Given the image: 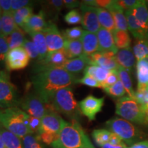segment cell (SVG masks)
<instances>
[{
  "label": "cell",
  "instance_id": "obj_32",
  "mask_svg": "<svg viewBox=\"0 0 148 148\" xmlns=\"http://www.w3.org/2000/svg\"><path fill=\"white\" fill-rule=\"evenodd\" d=\"M45 6L42 10L45 15L49 16L52 20H57L61 10L64 6V2L62 0H51L47 1L44 3Z\"/></svg>",
  "mask_w": 148,
  "mask_h": 148
},
{
  "label": "cell",
  "instance_id": "obj_58",
  "mask_svg": "<svg viewBox=\"0 0 148 148\" xmlns=\"http://www.w3.org/2000/svg\"><path fill=\"white\" fill-rule=\"evenodd\" d=\"M2 34V26H1V16H0V34Z\"/></svg>",
  "mask_w": 148,
  "mask_h": 148
},
{
  "label": "cell",
  "instance_id": "obj_46",
  "mask_svg": "<svg viewBox=\"0 0 148 148\" xmlns=\"http://www.w3.org/2000/svg\"><path fill=\"white\" fill-rule=\"evenodd\" d=\"M78 83L90 86V87L103 88L102 84L100 82H99L95 78H93L91 76H89V75H84V77L79 79Z\"/></svg>",
  "mask_w": 148,
  "mask_h": 148
},
{
  "label": "cell",
  "instance_id": "obj_47",
  "mask_svg": "<svg viewBox=\"0 0 148 148\" xmlns=\"http://www.w3.org/2000/svg\"><path fill=\"white\" fill-rule=\"evenodd\" d=\"M40 140L45 145L51 146L58 137V134H51L47 132H40L38 134Z\"/></svg>",
  "mask_w": 148,
  "mask_h": 148
},
{
  "label": "cell",
  "instance_id": "obj_36",
  "mask_svg": "<svg viewBox=\"0 0 148 148\" xmlns=\"http://www.w3.org/2000/svg\"><path fill=\"white\" fill-rule=\"evenodd\" d=\"M132 50L136 60L148 59V40H136Z\"/></svg>",
  "mask_w": 148,
  "mask_h": 148
},
{
  "label": "cell",
  "instance_id": "obj_56",
  "mask_svg": "<svg viewBox=\"0 0 148 148\" xmlns=\"http://www.w3.org/2000/svg\"><path fill=\"white\" fill-rule=\"evenodd\" d=\"M144 108V125L148 126V104L143 106Z\"/></svg>",
  "mask_w": 148,
  "mask_h": 148
},
{
  "label": "cell",
  "instance_id": "obj_30",
  "mask_svg": "<svg viewBox=\"0 0 148 148\" xmlns=\"http://www.w3.org/2000/svg\"><path fill=\"white\" fill-rule=\"evenodd\" d=\"M1 26H2V34L4 35L5 36H9L17 27H18L14 21L13 12L12 11L3 12L1 16Z\"/></svg>",
  "mask_w": 148,
  "mask_h": 148
},
{
  "label": "cell",
  "instance_id": "obj_20",
  "mask_svg": "<svg viewBox=\"0 0 148 148\" xmlns=\"http://www.w3.org/2000/svg\"><path fill=\"white\" fill-rule=\"evenodd\" d=\"M112 14L114 18L116 29L123 31H128L127 18L124 10L116 3V1H112L110 6L106 9Z\"/></svg>",
  "mask_w": 148,
  "mask_h": 148
},
{
  "label": "cell",
  "instance_id": "obj_59",
  "mask_svg": "<svg viewBox=\"0 0 148 148\" xmlns=\"http://www.w3.org/2000/svg\"><path fill=\"white\" fill-rule=\"evenodd\" d=\"M2 10H1V6H0V16H1V14H2Z\"/></svg>",
  "mask_w": 148,
  "mask_h": 148
},
{
  "label": "cell",
  "instance_id": "obj_52",
  "mask_svg": "<svg viewBox=\"0 0 148 148\" xmlns=\"http://www.w3.org/2000/svg\"><path fill=\"white\" fill-rule=\"evenodd\" d=\"M0 6L3 12H11L12 0H0Z\"/></svg>",
  "mask_w": 148,
  "mask_h": 148
},
{
  "label": "cell",
  "instance_id": "obj_51",
  "mask_svg": "<svg viewBox=\"0 0 148 148\" xmlns=\"http://www.w3.org/2000/svg\"><path fill=\"white\" fill-rule=\"evenodd\" d=\"M64 6L66 8L68 9H72L76 8L77 7H80L81 2L79 1H75V0H64Z\"/></svg>",
  "mask_w": 148,
  "mask_h": 148
},
{
  "label": "cell",
  "instance_id": "obj_45",
  "mask_svg": "<svg viewBox=\"0 0 148 148\" xmlns=\"http://www.w3.org/2000/svg\"><path fill=\"white\" fill-rule=\"evenodd\" d=\"M10 50L7 42L6 36L2 34H0V62L5 61L6 54Z\"/></svg>",
  "mask_w": 148,
  "mask_h": 148
},
{
  "label": "cell",
  "instance_id": "obj_48",
  "mask_svg": "<svg viewBox=\"0 0 148 148\" xmlns=\"http://www.w3.org/2000/svg\"><path fill=\"white\" fill-rule=\"evenodd\" d=\"M140 1L141 0H119L116 1V3L123 10H133L139 4Z\"/></svg>",
  "mask_w": 148,
  "mask_h": 148
},
{
  "label": "cell",
  "instance_id": "obj_38",
  "mask_svg": "<svg viewBox=\"0 0 148 148\" xmlns=\"http://www.w3.org/2000/svg\"><path fill=\"white\" fill-rule=\"evenodd\" d=\"M21 141L23 148H47L36 134H27L21 138Z\"/></svg>",
  "mask_w": 148,
  "mask_h": 148
},
{
  "label": "cell",
  "instance_id": "obj_55",
  "mask_svg": "<svg viewBox=\"0 0 148 148\" xmlns=\"http://www.w3.org/2000/svg\"><path fill=\"white\" fill-rule=\"evenodd\" d=\"M101 148H127V147L125 143L121 144V145H112V144L109 143H107L101 146Z\"/></svg>",
  "mask_w": 148,
  "mask_h": 148
},
{
  "label": "cell",
  "instance_id": "obj_42",
  "mask_svg": "<svg viewBox=\"0 0 148 148\" xmlns=\"http://www.w3.org/2000/svg\"><path fill=\"white\" fill-rule=\"evenodd\" d=\"M23 47L25 49V50L26 51V52L29 56V58L38 59L39 55H38V49H37L36 45H34L33 41H31V40L25 38L23 45Z\"/></svg>",
  "mask_w": 148,
  "mask_h": 148
},
{
  "label": "cell",
  "instance_id": "obj_29",
  "mask_svg": "<svg viewBox=\"0 0 148 148\" xmlns=\"http://www.w3.org/2000/svg\"><path fill=\"white\" fill-rule=\"evenodd\" d=\"M110 71L109 70L97 65H88L84 69V75L91 76L102 84L106 79Z\"/></svg>",
  "mask_w": 148,
  "mask_h": 148
},
{
  "label": "cell",
  "instance_id": "obj_14",
  "mask_svg": "<svg viewBox=\"0 0 148 148\" xmlns=\"http://www.w3.org/2000/svg\"><path fill=\"white\" fill-rule=\"evenodd\" d=\"M56 111L48 112L41 119L40 132H47L51 134H59L62 127L66 123ZM38 133V134H39Z\"/></svg>",
  "mask_w": 148,
  "mask_h": 148
},
{
  "label": "cell",
  "instance_id": "obj_25",
  "mask_svg": "<svg viewBox=\"0 0 148 148\" xmlns=\"http://www.w3.org/2000/svg\"><path fill=\"white\" fill-rule=\"evenodd\" d=\"M132 10L140 26L147 32L148 31V8L146 1L141 0L139 4Z\"/></svg>",
  "mask_w": 148,
  "mask_h": 148
},
{
  "label": "cell",
  "instance_id": "obj_26",
  "mask_svg": "<svg viewBox=\"0 0 148 148\" xmlns=\"http://www.w3.org/2000/svg\"><path fill=\"white\" fill-rule=\"evenodd\" d=\"M0 134L5 148H23L21 138L0 125Z\"/></svg>",
  "mask_w": 148,
  "mask_h": 148
},
{
  "label": "cell",
  "instance_id": "obj_60",
  "mask_svg": "<svg viewBox=\"0 0 148 148\" xmlns=\"http://www.w3.org/2000/svg\"><path fill=\"white\" fill-rule=\"evenodd\" d=\"M85 148H95V147H85Z\"/></svg>",
  "mask_w": 148,
  "mask_h": 148
},
{
  "label": "cell",
  "instance_id": "obj_28",
  "mask_svg": "<svg viewBox=\"0 0 148 148\" xmlns=\"http://www.w3.org/2000/svg\"><path fill=\"white\" fill-rule=\"evenodd\" d=\"M32 37V41L36 45L38 51V60H42L47 56L48 54L47 45L46 43L45 38L42 32H32L29 34Z\"/></svg>",
  "mask_w": 148,
  "mask_h": 148
},
{
  "label": "cell",
  "instance_id": "obj_39",
  "mask_svg": "<svg viewBox=\"0 0 148 148\" xmlns=\"http://www.w3.org/2000/svg\"><path fill=\"white\" fill-rule=\"evenodd\" d=\"M103 90L110 97L113 98H119V99L124 97L125 93H126V91H125L120 79L116 84L110 86V87L104 88Z\"/></svg>",
  "mask_w": 148,
  "mask_h": 148
},
{
  "label": "cell",
  "instance_id": "obj_57",
  "mask_svg": "<svg viewBox=\"0 0 148 148\" xmlns=\"http://www.w3.org/2000/svg\"><path fill=\"white\" fill-rule=\"evenodd\" d=\"M0 148H5L4 143H3V142L2 140V138H1V134H0Z\"/></svg>",
  "mask_w": 148,
  "mask_h": 148
},
{
  "label": "cell",
  "instance_id": "obj_3",
  "mask_svg": "<svg viewBox=\"0 0 148 148\" xmlns=\"http://www.w3.org/2000/svg\"><path fill=\"white\" fill-rule=\"evenodd\" d=\"M108 130L119 136L126 145L130 147L142 141L147 135L132 122L123 118L113 117L106 122Z\"/></svg>",
  "mask_w": 148,
  "mask_h": 148
},
{
  "label": "cell",
  "instance_id": "obj_12",
  "mask_svg": "<svg viewBox=\"0 0 148 148\" xmlns=\"http://www.w3.org/2000/svg\"><path fill=\"white\" fill-rule=\"evenodd\" d=\"M68 60L64 49L48 53L43 60H38L35 64L34 71L36 73L56 67H61Z\"/></svg>",
  "mask_w": 148,
  "mask_h": 148
},
{
  "label": "cell",
  "instance_id": "obj_16",
  "mask_svg": "<svg viewBox=\"0 0 148 148\" xmlns=\"http://www.w3.org/2000/svg\"><path fill=\"white\" fill-rule=\"evenodd\" d=\"M47 23L45 13L41 10L38 13L33 14L25 22L22 29L28 34L32 32H41L47 26Z\"/></svg>",
  "mask_w": 148,
  "mask_h": 148
},
{
  "label": "cell",
  "instance_id": "obj_18",
  "mask_svg": "<svg viewBox=\"0 0 148 148\" xmlns=\"http://www.w3.org/2000/svg\"><path fill=\"white\" fill-rule=\"evenodd\" d=\"M88 65H91V60L89 56L82 54L77 58L68 59L60 68H62L73 75H77L80 72L84 71L86 66Z\"/></svg>",
  "mask_w": 148,
  "mask_h": 148
},
{
  "label": "cell",
  "instance_id": "obj_41",
  "mask_svg": "<svg viewBox=\"0 0 148 148\" xmlns=\"http://www.w3.org/2000/svg\"><path fill=\"white\" fill-rule=\"evenodd\" d=\"M64 19L69 25H77L82 23V14L76 9H73L64 15Z\"/></svg>",
  "mask_w": 148,
  "mask_h": 148
},
{
  "label": "cell",
  "instance_id": "obj_35",
  "mask_svg": "<svg viewBox=\"0 0 148 148\" xmlns=\"http://www.w3.org/2000/svg\"><path fill=\"white\" fill-rule=\"evenodd\" d=\"M33 14V8L31 5L16 10L13 12L14 19L16 25L18 27L22 28L28 18Z\"/></svg>",
  "mask_w": 148,
  "mask_h": 148
},
{
  "label": "cell",
  "instance_id": "obj_21",
  "mask_svg": "<svg viewBox=\"0 0 148 148\" xmlns=\"http://www.w3.org/2000/svg\"><path fill=\"white\" fill-rule=\"evenodd\" d=\"M83 46V54L90 56L99 51V42L97 34L84 30L80 38Z\"/></svg>",
  "mask_w": 148,
  "mask_h": 148
},
{
  "label": "cell",
  "instance_id": "obj_7",
  "mask_svg": "<svg viewBox=\"0 0 148 148\" xmlns=\"http://www.w3.org/2000/svg\"><path fill=\"white\" fill-rule=\"evenodd\" d=\"M21 98L6 71H0V109L18 107Z\"/></svg>",
  "mask_w": 148,
  "mask_h": 148
},
{
  "label": "cell",
  "instance_id": "obj_24",
  "mask_svg": "<svg viewBox=\"0 0 148 148\" xmlns=\"http://www.w3.org/2000/svg\"><path fill=\"white\" fill-rule=\"evenodd\" d=\"M64 50L68 59L77 58L83 54V46L80 40L64 39Z\"/></svg>",
  "mask_w": 148,
  "mask_h": 148
},
{
  "label": "cell",
  "instance_id": "obj_53",
  "mask_svg": "<svg viewBox=\"0 0 148 148\" xmlns=\"http://www.w3.org/2000/svg\"><path fill=\"white\" fill-rule=\"evenodd\" d=\"M109 143L112 144V145H121V144L125 143L123 140H121V138L118 136L117 135L114 134V133H112L110 136V140H109Z\"/></svg>",
  "mask_w": 148,
  "mask_h": 148
},
{
  "label": "cell",
  "instance_id": "obj_31",
  "mask_svg": "<svg viewBox=\"0 0 148 148\" xmlns=\"http://www.w3.org/2000/svg\"><path fill=\"white\" fill-rule=\"evenodd\" d=\"M118 73H119V79L121 81L123 87H124L127 96L136 99V91L134 90L132 86V79L130 77V73L127 70L123 69L121 66H119L117 69Z\"/></svg>",
  "mask_w": 148,
  "mask_h": 148
},
{
  "label": "cell",
  "instance_id": "obj_13",
  "mask_svg": "<svg viewBox=\"0 0 148 148\" xmlns=\"http://www.w3.org/2000/svg\"><path fill=\"white\" fill-rule=\"evenodd\" d=\"M81 14H82V27L87 32L97 33L101 28L98 18L97 8L90 5H85L81 3L80 7Z\"/></svg>",
  "mask_w": 148,
  "mask_h": 148
},
{
  "label": "cell",
  "instance_id": "obj_4",
  "mask_svg": "<svg viewBox=\"0 0 148 148\" xmlns=\"http://www.w3.org/2000/svg\"><path fill=\"white\" fill-rule=\"evenodd\" d=\"M51 103L56 112L64 114L71 120L79 121L82 113L78 103L74 98L71 86L58 90L53 96Z\"/></svg>",
  "mask_w": 148,
  "mask_h": 148
},
{
  "label": "cell",
  "instance_id": "obj_33",
  "mask_svg": "<svg viewBox=\"0 0 148 148\" xmlns=\"http://www.w3.org/2000/svg\"><path fill=\"white\" fill-rule=\"evenodd\" d=\"M25 32L21 27H17L12 34L6 36L7 42L10 49L23 46L25 41Z\"/></svg>",
  "mask_w": 148,
  "mask_h": 148
},
{
  "label": "cell",
  "instance_id": "obj_8",
  "mask_svg": "<svg viewBox=\"0 0 148 148\" xmlns=\"http://www.w3.org/2000/svg\"><path fill=\"white\" fill-rule=\"evenodd\" d=\"M18 106L29 115L39 119L48 112L55 111L51 103H45L36 93H28L21 98Z\"/></svg>",
  "mask_w": 148,
  "mask_h": 148
},
{
  "label": "cell",
  "instance_id": "obj_44",
  "mask_svg": "<svg viewBox=\"0 0 148 148\" xmlns=\"http://www.w3.org/2000/svg\"><path fill=\"white\" fill-rule=\"evenodd\" d=\"M119 80V73H118L117 69L115 70H111L110 71V73L107 77L106 80L102 84L103 89L104 88L110 87V86H112L114 84H116L118 81Z\"/></svg>",
  "mask_w": 148,
  "mask_h": 148
},
{
  "label": "cell",
  "instance_id": "obj_54",
  "mask_svg": "<svg viewBox=\"0 0 148 148\" xmlns=\"http://www.w3.org/2000/svg\"><path fill=\"white\" fill-rule=\"evenodd\" d=\"M127 148H148V140H142Z\"/></svg>",
  "mask_w": 148,
  "mask_h": 148
},
{
  "label": "cell",
  "instance_id": "obj_10",
  "mask_svg": "<svg viewBox=\"0 0 148 148\" xmlns=\"http://www.w3.org/2000/svg\"><path fill=\"white\" fill-rule=\"evenodd\" d=\"M45 38L48 53L64 49V38L56 25L52 21H49L47 26L42 31Z\"/></svg>",
  "mask_w": 148,
  "mask_h": 148
},
{
  "label": "cell",
  "instance_id": "obj_15",
  "mask_svg": "<svg viewBox=\"0 0 148 148\" xmlns=\"http://www.w3.org/2000/svg\"><path fill=\"white\" fill-rule=\"evenodd\" d=\"M115 55L116 53L113 52L97 51L90 56L89 58L91 60V65H97L111 71L117 69L119 66L115 59Z\"/></svg>",
  "mask_w": 148,
  "mask_h": 148
},
{
  "label": "cell",
  "instance_id": "obj_22",
  "mask_svg": "<svg viewBox=\"0 0 148 148\" xmlns=\"http://www.w3.org/2000/svg\"><path fill=\"white\" fill-rule=\"evenodd\" d=\"M125 14L127 18L128 30L136 40H147L146 32L140 26L132 10H125Z\"/></svg>",
  "mask_w": 148,
  "mask_h": 148
},
{
  "label": "cell",
  "instance_id": "obj_40",
  "mask_svg": "<svg viewBox=\"0 0 148 148\" xmlns=\"http://www.w3.org/2000/svg\"><path fill=\"white\" fill-rule=\"evenodd\" d=\"M84 30L80 27H74L67 28L63 30L62 36L64 39L69 40H80L82 38Z\"/></svg>",
  "mask_w": 148,
  "mask_h": 148
},
{
  "label": "cell",
  "instance_id": "obj_37",
  "mask_svg": "<svg viewBox=\"0 0 148 148\" xmlns=\"http://www.w3.org/2000/svg\"><path fill=\"white\" fill-rule=\"evenodd\" d=\"M111 134L112 132L108 130L97 129L92 131V136L95 143L101 147L104 144L109 143Z\"/></svg>",
  "mask_w": 148,
  "mask_h": 148
},
{
  "label": "cell",
  "instance_id": "obj_23",
  "mask_svg": "<svg viewBox=\"0 0 148 148\" xmlns=\"http://www.w3.org/2000/svg\"><path fill=\"white\" fill-rule=\"evenodd\" d=\"M137 77V91L148 88V59L137 60L136 64Z\"/></svg>",
  "mask_w": 148,
  "mask_h": 148
},
{
  "label": "cell",
  "instance_id": "obj_49",
  "mask_svg": "<svg viewBox=\"0 0 148 148\" xmlns=\"http://www.w3.org/2000/svg\"><path fill=\"white\" fill-rule=\"evenodd\" d=\"M32 3V1H28V0H12L11 10L12 12H14L24 8V7L31 5Z\"/></svg>",
  "mask_w": 148,
  "mask_h": 148
},
{
  "label": "cell",
  "instance_id": "obj_5",
  "mask_svg": "<svg viewBox=\"0 0 148 148\" xmlns=\"http://www.w3.org/2000/svg\"><path fill=\"white\" fill-rule=\"evenodd\" d=\"M115 113L133 123L144 125L143 106L129 96H124L116 100Z\"/></svg>",
  "mask_w": 148,
  "mask_h": 148
},
{
  "label": "cell",
  "instance_id": "obj_27",
  "mask_svg": "<svg viewBox=\"0 0 148 148\" xmlns=\"http://www.w3.org/2000/svg\"><path fill=\"white\" fill-rule=\"evenodd\" d=\"M99 22L101 27L113 32L116 29L114 18L108 10L103 8H97Z\"/></svg>",
  "mask_w": 148,
  "mask_h": 148
},
{
  "label": "cell",
  "instance_id": "obj_11",
  "mask_svg": "<svg viewBox=\"0 0 148 148\" xmlns=\"http://www.w3.org/2000/svg\"><path fill=\"white\" fill-rule=\"evenodd\" d=\"M105 97L98 98L89 95L78 102L81 113L88 118L90 121L95 119L96 115L102 110Z\"/></svg>",
  "mask_w": 148,
  "mask_h": 148
},
{
  "label": "cell",
  "instance_id": "obj_34",
  "mask_svg": "<svg viewBox=\"0 0 148 148\" xmlns=\"http://www.w3.org/2000/svg\"><path fill=\"white\" fill-rule=\"evenodd\" d=\"M112 34H113L114 43L118 49H123L130 47L131 38L127 31L115 29L112 32Z\"/></svg>",
  "mask_w": 148,
  "mask_h": 148
},
{
  "label": "cell",
  "instance_id": "obj_1",
  "mask_svg": "<svg viewBox=\"0 0 148 148\" xmlns=\"http://www.w3.org/2000/svg\"><path fill=\"white\" fill-rule=\"evenodd\" d=\"M79 78L60 67H56L36 73L32 77L35 93L47 103H51L58 90L78 83Z\"/></svg>",
  "mask_w": 148,
  "mask_h": 148
},
{
  "label": "cell",
  "instance_id": "obj_2",
  "mask_svg": "<svg viewBox=\"0 0 148 148\" xmlns=\"http://www.w3.org/2000/svg\"><path fill=\"white\" fill-rule=\"evenodd\" d=\"M52 148L94 147L79 121L66 122L58 134L57 140L51 145Z\"/></svg>",
  "mask_w": 148,
  "mask_h": 148
},
{
  "label": "cell",
  "instance_id": "obj_43",
  "mask_svg": "<svg viewBox=\"0 0 148 148\" xmlns=\"http://www.w3.org/2000/svg\"><path fill=\"white\" fill-rule=\"evenodd\" d=\"M40 124H41V119L34 117L31 115L29 116L27 127L30 131L31 134L38 135L40 131Z\"/></svg>",
  "mask_w": 148,
  "mask_h": 148
},
{
  "label": "cell",
  "instance_id": "obj_9",
  "mask_svg": "<svg viewBox=\"0 0 148 148\" xmlns=\"http://www.w3.org/2000/svg\"><path fill=\"white\" fill-rule=\"evenodd\" d=\"M29 57L23 47L10 49L6 54L5 64L8 71H18L28 65Z\"/></svg>",
  "mask_w": 148,
  "mask_h": 148
},
{
  "label": "cell",
  "instance_id": "obj_19",
  "mask_svg": "<svg viewBox=\"0 0 148 148\" xmlns=\"http://www.w3.org/2000/svg\"><path fill=\"white\" fill-rule=\"evenodd\" d=\"M115 59L120 66L127 70L130 73H132L136 64V58L132 48L119 49L115 55Z\"/></svg>",
  "mask_w": 148,
  "mask_h": 148
},
{
  "label": "cell",
  "instance_id": "obj_17",
  "mask_svg": "<svg viewBox=\"0 0 148 148\" xmlns=\"http://www.w3.org/2000/svg\"><path fill=\"white\" fill-rule=\"evenodd\" d=\"M99 42V52H113L117 53L119 49L114 43L113 34L108 29L101 27L97 33Z\"/></svg>",
  "mask_w": 148,
  "mask_h": 148
},
{
  "label": "cell",
  "instance_id": "obj_6",
  "mask_svg": "<svg viewBox=\"0 0 148 148\" xmlns=\"http://www.w3.org/2000/svg\"><path fill=\"white\" fill-rule=\"evenodd\" d=\"M18 111L19 107L0 109V125L22 138L31 132L20 119Z\"/></svg>",
  "mask_w": 148,
  "mask_h": 148
},
{
  "label": "cell",
  "instance_id": "obj_50",
  "mask_svg": "<svg viewBox=\"0 0 148 148\" xmlns=\"http://www.w3.org/2000/svg\"><path fill=\"white\" fill-rule=\"evenodd\" d=\"M136 99L143 106L148 104V88L142 91H136Z\"/></svg>",
  "mask_w": 148,
  "mask_h": 148
}]
</instances>
